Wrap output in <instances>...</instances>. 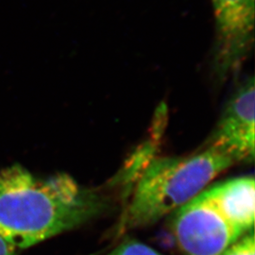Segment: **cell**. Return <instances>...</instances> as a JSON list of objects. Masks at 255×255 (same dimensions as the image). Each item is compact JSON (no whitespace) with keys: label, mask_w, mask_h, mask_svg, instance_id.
I'll return each mask as SVG.
<instances>
[{"label":"cell","mask_w":255,"mask_h":255,"mask_svg":"<svg viewBox=\"0 0 255 255\" xmlns=\"http://www.w3.org/2000/svg\"><path fill=\"white\" fill-rule=\"evenodd\" d=\"M107 255H162L154 249L136 240H128Z\"/></svg>","instance_id":"cell-8"},{"label":"cell","mask_w":255,"mask_h":255,"mask_svg":"<svg viewBox=\"0 0 255 255\" xmlns=\"http://www.w3.org/2000/svg\"><path fill=\"white\" fill-rule=\"evenodd\" d=\"M220 255H255V232L250 231L227 248Z\"/></svg>","instance_id":"cell-7"},{"label":"cell","mask_w":255,"mask_h":255,"mask_svg":"<svg viewBox=\"0 0 255 255\" xmlns=\"http://www.w3.org/2000/svg\"><path fill=\"white\" fill-rule=\"evenodd\" d=\"M234 164L208 146L186 157L151 160L137 181L119 232L150 225L179 209Z\"/></svg>","instance_id":"cell-2"},{"label":"cell","mask_w":255,"mask_h":255,"mask_svg":"<svg viewBox=\"0 0 255 255\" xmlns=\"http://www.w3.org/2000/svg\"><path fill=\"white\" fill-rule=\"evenodd\" d=\"M0 255H16L15 249L0 237Z\"/></svg>","instance_id":"cell-9"},{"label":"cell","mask_w":255,"mask_h":255,"mask_svg":"<svg viewBox=\"0 0 255 255\" xmlns=\"http://www.w3.org/2000/svg\"><path fill=\"white\" fill-rule=\"evenodd\" d=\"M203 192L232 225L243 234L254 230L255 183L253 177L232 179Z\"/></svg>","instance_id":"cell-6"},{"label":"cell","mask_w":255,"mask_h":255,"mask_svg":"<svg viewBox=\"0 0 255 255\" xmlns=\"http://www.w3.org/2000/svg\"><path fill=\"white\" fill-rule=\"evenodd\" d=\"M255 87L251 78L229 101L207 146L234 163H253L255 155Z\"/></svg>","instance_id":"cell-5"},{"label":"cell","mask_w":255,"mask_h":255,"mask_svg":"<svg viewBox=\"0 0 255 255\" xmlns=\"http://www.w3.org/2000/svg\"><path fill=\"white\" fill-rule=\"evenodd\" d=\"M171 231L185 255H220L243 234L201 192L173 212Z\"/></svg>","instance_id":"cell-3"},{"label":"cell","mask_w":255,"mask_h":255,"mask_svg":"<svg viewBox=\"0 0 255 255\" xmlns=\"http://www.w3.org/2000/svg\"><path fill=\"white\" fill-rule=\"evenodd\" d=\"M103 208L97 193L65 174L43 181L20 165L0 171V237L14 249L77 228Z\"/></svg>","instance_id":"cell-1"},{"label":"cell","mask_w":255,"mask_h":255,"mask_svg":"<svg viewBox=\"0 0 255 255\" xmlns=\"http://www.w3.org/2000/svg\"><path fill=\"white\" fill-rule=\"evenodd\" d=\"M215 18L213 65L226 77L238 69L255 43V0H212Z\"/></svg>","instance_id":"cell-4"}]
</instances>
